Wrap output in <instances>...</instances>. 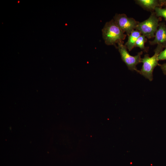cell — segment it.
<instances>
[{
	"label": "cell",
	"instance_id": "7c38bea8",
	"mask_svg": "<svg viewBox=\"0 0 166 166\" xmlns=\"http://www.w3.org/2000/svg\"><path fill=\"white\" fill-rule=\"evenodd\" d=\"M160 66L163 73L166 75V63L162 64H160Z\"/></svg>",
	"mask_w": 166,
	"mask_h": 166
},
{
	"label": "cell",
	"instance_id": "9c48e42d",
	"mask_svg": "<svg viewBox=\"0 0 166 166\" xmlns=\"http://www.w3.org/2000/svg\"><path fill=\"white\" fill-rule=\"evenodd\" d=\"M147 41V38L141 34L136 41L135 47H139L142 51L147 52L148 50L149 47H145L144 45L145 43Z\"/></svg>",
	"mask_w": 166,
	"mask_h": 166
},
{
	"label": "cell",
	"instance_id": "30bf717a",
	"mask_svg": "<svg viewBox=\"0 0 166 166\" xmlns=\"http://www.w3.org/2000/svg\"><path fill=\"white\" fill-rule=\"evenodd\" d=\"M154 12L157 17H162L166 21V7H156L155 8Z\"/></svg>",
	"mask_w": 166,
	"mask_h": 166
},
{
	"label": "cell",
	"instance_id": "3957f363",
	"mask_svg": "<svg viewBox=\"0 0 166 166\" xmlns=\"http://www.w3.org/2000/svg\"><path fill=\"white\" fill-rule=\"evenodd\" d=\"M160 18L156 16L154 11L152 12L147 19L139 22L136 30L148 39L153 38L159 25Z\"/></svg>",
	"mask_w": 166,
	"mask_h": 166
},
{
	"label": "cell",
	"instance_id": "ba28073f",
	"mask_svg": "<svg viewBox=\"0 0 166 166\" xmlns=\"http://www.w3.org/2000/svg\"><path fill=\"white\" fill-rule=\"evenodd\" d=\"M141 35L139 31L134 30L128 36V40L124 45L129 51L135 47L136 41Z\"/></svg>",
	"mask_w": 166,
	"mask_h": 166
},
{
	"label": "cell",
	"instance_id": "6da1fadb",
	"mask_svg": "<svg viewBox=\"0 0 166 166\" xmlns=\"http://www.w3.org/2000/svg\"><path fill=\"white\" fill-rule=\"evenodd\" d=\"M102 37L107 45H113L116 47L120 41H123L127 35L117 26L113 19L106 22L102 30Z\"/></svg>",
	"mask_w": 166,
	"mask_h": 166
},
{
	"label": "cell",
	"instance_id": "8992f818",
	"mask_svg": "<svg viewBox=\"0 0 166 166\" xmlns=\"http://www.w3.org/2000/svg\"><path fill=\"white\" fill-rule=\"evenodd\" d=\"M152 45H160L163 48L166 47V25L164 22L159 23L158 29L155 33L154 39L149 41Z\"/></svg>",
	"mask_w": 166,
	"mask_h": 166
},
{
	"label": "cell",
	"instance_id": "4fadbf2b",
	"mask_svg": "<svg viewBox=\"0 0 166 166\" xmlns=\"http://www.w3.org/2000/svg\"><path fill=\"white\" fill-rule=\"evenodd\" d=\"M161 7L165 6L166 7V0H159Z\"/></svg>",
	"mask_w": 166,
	"mask_h": 166
},
{
	"label": "cell",
	"instance_id": "52a82bcc",
	"mask_svg": "<svg viewBox=\"0 0 166 166\" xmlns=\"http://www.w3.org/2000/svg\"><path fill=\"white\" fill-rule=\"evenodd\" d=\"M136 3L142 8L147 10L154 12L156 7H160L159 0H136Z\"/></svg>",
	"mask_w": 166,
	"mask_h": 166
},
{
	"label": "cell",
	"instance_id": "277c9868",
	"mask_svg": "<svg viewBox=\"0 0 166 166\" xmlns=\"http://www.w3.org/2000/svg\"><path fill=\"white\" fill-rule=\"evenodd\" d=\"M117 44L116 48L118 49L122 61L128 69L132 71L135 70L138 73L139 70L137 69L136 65L141 63V56L143 54V51L138 53L136 56H132L128 52L126 47L124 44L123 41L119 42Z\"/></svg>",
	"mask_w": 166,
	"mask_h": 166
},
{
	"label": "cell",
	"instance_id": "8fae6325",
	"mask_svg": "<svg viewBox=\"0 0 166 166\" xmlns=\"http://www.w3.org/2000/svg\"><path fill=\"white\" fill-rule=\"evenodd\" d=\"M165 49L161 51L159 53L158 59V61L166 60V47Z\"/></svg>",
	"mask_w": 166,
	"mask_h": 166
},
{
	"label": "cell",
	"instance_id": "7a4b0ae2",
	"mask_svg": "<svg viewBox=\"0 0 166 166\" xmlns=\"http://www.w3.org/2000/svg\"><path fill=\"white\" fill-rule=\"evenodd\" d=\"M163 47L160 45L157 46L154 50V54L152 57H149V54H145L140 62L143 63L142 68L138 73L148 79L149 81L153 80V72L154 69L157 66H159L158 57L160 52L163 50Z\"/></svg>",
	"mask_w": 166,
	"mask_h": 166
},
{
	"label": "cell",
	"instance_id": "5b68a950",
	"mask_svg": "<svg viewBox=\"0 0 166 166\" xmlns=\"http://www.w3.org/2000/svg\"><path fill=\"white\" fill-rule=\"evenodd\" d=\"M113 19L117 26L128 36L136 29L139 22L133 18L128 17L124 14H116Z\"/></svg>",
	"mask_w": 166,
	"mask_h": 166
}]
</instances>
